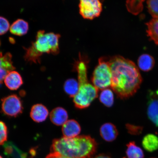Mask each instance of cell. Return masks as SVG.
<instances>
[{
	"mask_svg": "<svg viewBox=\"0 0 158 158\" xmlns=\"http://www.w3.org/2000/svg\"><path fill=\"white\" fill-rule=\"evenodd\" d=\"M112 73L110 88L120 98L134 95L142 82L139 69L133 61L119 55L109 58Z\"/></svg>",
	"mask_w": 158,
	"mask_h": 158,
	"instance_id": "1",
	"label": "cell"
},
{
	"mask_svg": "<svg viewBox=\"0 0 158 158\" xmlns=\"http://www.w3.org/2000/svg\"><path fill=\"white\" fill-rule=\"evenodd\" d=\"M97 147V143L90 136L78 135L55 139L51 151L68 158H89L95 153Z\"/></svg>",
	"mask_w": 158,
	"mask_h": 158,
	"instance_id": "2",
	"label": "cell"
},
{
	"mask_svg": "<svg viewBox=\"0 0 158 158\" xmlns=\"http://www.w3.org/2000/svg\"><path fill=\"white\" fill-rule=\"evenodd\" d=\"M89 62L88 57L80 53L78 60L74 64L78 74L79 89L73 98V102L76 107L81 109L89 107L98 96V89L89 81L87 78Z\"/></svg>",
	"mask_w": 158,
	"mask_h": 158,
	"instance_id": "3",
	"label": "cell"
},
{
	"mask_svg": "<svg viewBox=\"0 0 158 158\" xmlns=\"http://www.w3.org/2000/svg\"><path fill=\"white\" fill-rule=\"evenodd\" d=\"M59 34L45 33L44 31L37 33L35 42L31 46L25 48V60L27 62L37 63L40 62V57L44 54L56 55L59 52Z\"/></svg>",
	"mask_w": 158,
	"mask_h": 158,
	"instance_id": "4",
	"label": "cell"
},
{
	"mask_svg": "<svg viewBox=\"0 0 158 158\" xmlns=\"http://www.w3.org/2000/svg\"><path fill=\"white\" fill-rule=\"evenodd\" d=\"M92 84L98 90L110 88L112 83V73L109 58L102 57L95 68L91 78Z\"/></svg>",
	"mask_w": 158,
	"mask_h": 158,
	"instance_id": "5",
	"label": "cell"
},
{
	"mask_svg": "<svg viewBox=\"0 0 158 158\" xmlns=\"http://www.w3.org/2000/svg\"><path fill=\"white\" fill-rule=\"evenodd\" d=\"M2 110L10 117H16L22 113L23 107L21 98L16 94H11L2 99Z\"/></svg>",
	"mask_w": 158,
	"mask_h": 158,
	"instance_id": "6",
	"label": "cell"
},
{
	"mask_svg": "<svg viewBox=\"0 0 158 158\" xmlns=\"http://www.w3.org/2000/svg\"><path fill=\"white\" fill-rule=\"evenodd\" d=\"M79 12L85 19H94L100 15L102 10L99 0H80Z\"/></svg>",
	"mask_w": 158,
	"mask_h": 158,
	"instance_id": "7",
	"label": "cell"
},
{
	"mask_svg": "<svg viewBox=\"0 0 158 158\" xmlns=\"http://www.w3.org/2000/svg\"><path fill=\"white\" fill-rule=\"evenodd\" d=\"M15 69L10 53L7 52L4 55L0 53V84L4 80L6 76Z\"/></svg>",
	"mask_w": 158,
	"mask_h": 158,
	"instance_id": "8",
	"label": "cell"
},
{
	"mask_svg": "<svg viewBox=\"0 0 158 158\" xmlns=\"http://www.w3.org/2000/svg\"><path fill=\"white\" fill-rule=\"evenodd\" d=\"M148 100L147 114L149 119L158 127V96L150 92Z\"/></svg>",
	"mask_w": 158,
	"mask_h": 158,
	"instance_id": "9",
	"label": "cell"
},
{
	"mask_svg": "<svg viewBox=\"0 0 158 158\" xmlns=\"http://www.w3.org/2000/svg\"><path fill=\"white\" fill-rule=\"evenodd\" d=\"M81 131L80 124L74 120H69L62 126L64 137L72 138L78 136Z\"/></svg>",
	"mask_w": 158,
	"mask_h": 158,
	"instance_id": "10",
	"label": "cell"
},
{
	"mask_svg": "<svg viewBox=\"0 0 158 158\" xmlns=\"http://www.w3.org/2000/svg\"><path fill=\"white\" fill-rule=\"evenodd\" d=\"M48 109L43 105L38 104L34 105L31 107L30 116L33 121L41 123L46 120L48 115Z\"/></svg>",
	"mask_w": 158,
	"mask_h": 158,
	"instance_id": "11",
	"label": "cell"
},
{
	"mask_svg": "<svg viewBox=\"0 0 158 158\" xmlns=\"http://www.w3.org/2000/svg\"><path fill=\"white\" fill-rule=\"evenodd\" d=\"M4 81L7 87L12 90L18 89L23 84L21 75L15 70L9 73L6 76Z\"/></svg>",
	"mask_w": 158,
	"mask_h": 158,
	"instance_id": "12",
	"label": "cell"
},
{
	"mask_svg": "<svg viewBox=\"0 0 158 158\" xmlns=\"http://www.w3.org/2000/svg\"><path fill=\"white\" fill-rule=\"evenodd\" d=\"M68 112L64 108L56 107L53 109L50 114L51 122L55 125L63 126L68 121Z\"/></svg>",
	"mask_w": 158,
	"mask_h": 158,
	"instance_id": "13",
	"label": "cell"
},
{
	"mask_svg": "<svg viewBox=\"0 0 158 158\" xmlns=\"http://www.w3.org/2000/svg\"><path fill=\"white\" fill-rule=\"evenodd\" d=\"M100 134L103 139L106 141L112 142L117 138L118 132L116 126L110 123L103 124L100 128Z\"/></svg>",
	"mask_w": 158,
	"mask_h": 158,
	"instance_id": "14",
	"label": "cell"
},
{
	"mask_svg": "<svg viewBox=\"0 0 158 158\" xmlns=\"http://www.w3.org/2000/svg\"><path fill=\"white\" fill-rule=\"evenodd\" d=\"M28 30V23L22 19L16 20L10 28L11 34L17 36H22L26 34Z\"/></svg>",
	"mask_w": 158,
	"mask_h": 158,
	"instance_id": "15",
	"label": "cell"
},
{
	"mask_svg": "<svg viewBox=\"0 0 158 158\" xmlns=\"http://www.w3.org/2000/svg\"><path fill=\"white\" fill-rule=\"evenodd\" d=\"M155 59L149 54L142 55L138 60V67L144 72H147L151 70L155 66Z\"/></svg>",
	"mask_w": 158,
	"mask_h": 158,
	"instance_id": "16",
	"label": "cell"
},
{
	"mask_svg": "<svg viewBox=\"0 0 158 158\" xmlns=\"http://www.w3.org/2000/svg\"><path fill=\"white\" fill-rule=\"evenodd\" d=\"M146 25L148 36L151 40L158 45V17L153 18Z\"/></svg>",
	"mask_w": 158,
	"mask_h": 158,
	"instance_id": "17",
	"label": "cell"
},
{
	"mask_svg": "<svg viewBox=\"0 0 158 158\" xmlns=\"http://www.w3.org/2000/svg\"><path fill=\"white\" fill-rule=\"evenodd\" d=\"M142 144L144 149L147 151H155L158 148V138L153 134H148L143 138Z\"/></svg>",
	"mask_w": 158,
	"mask_h": 158,
	"instance_id": "18",
	"label": "cell"
},
{
	"mask_svg": "<svg viewBox=\"0 0 158 158\" xmlns=\"http://www.w3.org/2000/svg\"><path fill=\"white\" fill-rule=\"evenodd\" d=\"M64 88L66 94L70 97L74 98L78 92L79 85L78 81L74 79H69L65 82Z\"/></svg>",
	"mask_w": 158,
	"mask_h": 158,
	"instance_id": "19",
	"label": "cell"
},
{
	"mask_svg": "<svg viewBox=\"0 0 158 158\" xmlns=\"http://www.w3.org/2000/svg\"><path fill=\"white\" fill-rule=\"evenodd\" d=\"M145 0H127L126 6L128 11L132 14L137 15L141 12L143 8Z\"/></svg>",
	"mask_w": 158,
	"mask_h": 158,
	"instance_id": "20",
	"label": "cell"
},
{
	"mask_svg": "<svg viewBox=\"0 0 158 158\" xmlns=\"http://www.w3.org/2000/svg\"><path fill=\"white\" fill-rule=\"evenodd\" d=\"M99 97L101 102L108 107H111L114 103V95L112 90L109 88L102 90Z\"/></svg>",
	"mask_w": 158,
	"mask_h": 158,
	"instance_id": "21",
	"label": "cell"
},
{
	"mask_svg": "<svg viewBox=\"0 0 158 158\" xmlns=\"http://www.w3.org/2000/svg\"><path fill=\"white\" fill-rule=\"evenodd\" d=\"M127 146L126 153L128 158H143V151L134 142H130Z\"/></svg>",
	"mask_w": 158,
	"mask_h": 158,
	"instance_id": "22",
	"label": "cell"
},
{
	"mask_svg": "<svg viewBox=\"0 0 158 158\" xmlns=\"http://www.w3.org/2000/svg\"><path fill=\"white\" fill-rule=\"evenodd\" d=\"M147 7L153 18L158 17V0H147Z\"/></svg>",
	"mask_w": 158,
	"mask_h": 158,
	"instance_id": "23",
	"label": "cell"
},
{
	"mask_svg": "<svg viewBox=\"0 0 158 158\" xmlns=\"http://www.w3.org/2000/svg\"><path fill=\"white\" fill-rule=\"evenodd\" d=\"M7 126L4 122L0 121V145H3L7 141Z\"/></svg>",
	"mask_w": 158,
	"mask_h": 158,
	"instance_id": "24",
	"label": "cell"
},
{
	"mask_svg": "<svg viewBox=\"0 0 158 158\" xmlns=\"http://www.w3.org/2000/svg\"><path fill=\"white\" fill-rule=\"evenodd\" d=\"M10 28L8 21L4 17L0 16V35L5 34Z\"/></svg>",
	"mask_w": 158,
	"mask_h": 158,
	"instance_id": "25",
	"label": "cell"
},
{
	"mask_svg": "<svg viewBox=\"0 0 158 158\" xmlns=\"http://www.w3.org/2000/svg\"><path fill=\"white\" fill-rule=\"evenodd\" d=\"M128 130H129L130 132L132 133L138 134L140 133L142 131V128L139 126H136L128 125Z\"/></svg>",
	"mask_w": 158,
	"mask_h": 158,
	"instance_id": "26",
	"label": "cell"
},
{
	"mask_svg": "<svg viewBox=\"0 0 158 158\" xmlns=\"http://www.w3.org/2000/svg\"><path fill=\"white\" fill-rule=\"evenodd\" d=\"M45 158H68L62 156L60 154L55 153L51 152Z\"/></svg>",
	"mask_w": 158,
	"mask_h": 158,
	"instance_id": "27",
	"label": "cell"
},
{
	"mask_svg": "<svg viewBox=\"0 0 158 158\" xmlns=\"http://www.w3.org/2000/svg\"><path fill=\"white\" fill-rule=\"evenodd\" d=\"M94 158H110L109 157L106 155H99L97 156L94 157Z\"/></svg>",
	"mask_w": 158,
	"mask_h": 158,
	"instance_id": "28",
	"label": "cell"
},
{
	"mask_svg": "<svg viewBox=\"0 0 158 158\" xmlns=\"http://www.w3.org/2000/svg\"><path fill=\"white\" fill-rule=\"evenodd\" d=\"M156 94L158 96V89L157 90V91L156 92Z\"/></svg>",
	"mask_w": 158,
	"mask_h": 158,
	"instance_id": "29",
	"label": "cell"
},
{
	"mask_svg": "<svg viewBox=\"0 0 158 158\" xmlns=\"http://www.w3.org/2000/svg\"><path fill=\"white\" fill-rule=\"evenodd\" d=\"M0 158H3L1 156H0Z\"/></svg>",
	"mask_w": 158,
	"mask_h": 158,
	"instance_id": "30",
	"label": "cell"
},
{
	"mask_svg": "<svg viewBox=\"0 0 158 158\" xmlns=\"http://www.w3.org/2000/svg\"><path fill=\"white\" fill-rule=\"evenodd\" d=\"M1 41H0V45H1Z\"/></svg>",
	"mask_w": 158,
	"mask_h": 158,
	"instance_id": "31",
	"label": "cell"
},
{
	"mask_svg": "<svg viewBox=\"0 0 158 158\" xmlns=\"http://www.w3.org/2000/svg\"></svg>",
	"mask_w": 158,
	"mask_h": 158,
	"instance_id": "32",
	"label": "cell"
}]
</instances>
